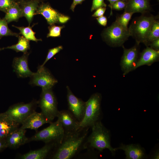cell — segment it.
Wrapping results in <instances>:
<instances>
[{
	"mask_svg": "<svg viewBox=\"0 0 159 159\" xmlns=\"http://www.w3.org/2000/svg\"><path fill=\"white\" fill-rule=\"evenodd\" d=\"M89 128H80L73 132H66L61 143L57 145L49 157L52 159H70L82 148L88 136Z\"/></svg>",
	"mask_w": 159,
	"mask_h": 159,
	"instance_id": "6da1fadb",
	"label": "cell"
},
{
	"mask_svg": "<svg viewBox=\"0 0 159 159\" xmlns=\"http://www.w3.org/2000/svg\"><path fill=\"white\" fill-rule=\"evenodd\" d=\"M91 127L92 132L87 138L84 149H95L100 152L107 149L114 154L116 150L110 145V132L101 121L97 122Z\"/></svg>",
	"mask_w": 159,
	"mask_h": 159,
	"instance_id": "7a4b0ae2",
	"label": "cell"
},
{
	"mask_svg": "<svg viewBox=\"0 0 159 159\" xmlns=\"http://www.w3.org/2000/svg\"><path fill=\"white\" fill-rule=\"evenodd\" d=\"M101 100V95L97 92L93 94L85 102V113L80 123V128H89L100 120Z\"/></svg>",
	"mask_w": 159,
	"mask_h": 159,
	"instance_id": "3957f363",
	"label": "cell"
},
{
	"mask_svg": "<svg viewBox=\"0 0 159 159\" xmlns=\"http://www.w3.org/2000/svg\"><path fill=\"white\" fill-rule=\"evenodd\" d=\"M155 19L153 16L143 15L133 21L128 30L130 36L134 37L137 43H143L145 44Z\"/></svg>",
	"mask_w": 159,
	"mask_h": 159,
	"instance_id": "277c9868",
	"label": "cell"
},
{
	"mask_svg": "<svg viewBox=\"0 0 159 159\" xmlns=\"http://www.w3.org/2000/svg\"><path fill=\"white\" fill-rule=\"evenodd\" d=\"M46 128L37 132L29 138V142L32 141H42L45 144L53 143L56 145L62 141L65 132L61 123L57 120L51 122Z\"/></svg>",
	"mask_w": 159,
	"mask_h": 159,
	"instance_id": "5b68a950",
	"label": "cell"
},
{
	"mask_svg": "<svg viewBox=\"0 0 159 159\" xmlns=\"http://www.w3.org/2000/svg\"><path fill=\"white\" fill-rule=\"evenodd\" d=\"M102 36L108 45L116 47L122 46L130 36L128 29H125L115 21L104 30Z\"/></svg>",
	"mask_w": 159,
	"mask_h": 159,
	"instance_id": "8992f818",
	"label": "cell"
},
{
	"mask_svg": "<svg viewBox=\"0 0 159 159\" xmlns=\"http://www.w3.org/2000/svg\"><path fill=\"white\" fill-rule=\"evenodd\" d=\"M38 104L41 112L51 122L57 117L59 111L57 101L52 88L42 89L40 98Z\"/></svg>",
	"mask_w": 159,
	"mask_h": 159,
	"instance_id": "52a82bcc",
	"label": "cell"
},
{
	"mask_svg": "<svg viewBox=\"0 0 159 159\" xmlns=\"http://www.w3.org/2000/svg\"><path fill=\"white\" fill-rule=\"evenodd\" d=\"M38 101L33 100L25 103H20L10 106L4 113L10 119L21 124L31 114L35 111Z\"/></svg>",
	"mask_w": 159,
	"mask_h": 159,
	"instance_id": "ba28073f",
	"label": "cell"
},
{
	"mask_svg": "<svg viewBox=\"0 0 159 159\" xmlns=\"http://www.w3.org/2000/svg\"><path fill=\"white\" fill-rule=\"evenodd\" d=\"M30 77L29 84L41 87L42 89H52L58 82L48 69L41 65L38 66L37 72H34Z\"/></svg>",
	"mask_w": 159,
	"mask_h": 159,
	"instance_id": "9c48e42d",
	"label": "cell"
},
{
	"mask_svg": "<svg viewBox=\"0 0 159 159\" xmlns=\"http://www.w3.org/2000/svg\"><path fill=\"white\" fill-rule=\"evenodd\" d=\"M139 44H136L132 47L126 49L123 46V53L121 58L120 65L125 76L130 72L135 70V68L139 57Z\"/></svg>",
	"mask_w": 159,
	"mask_h": 159,
	"instance_id": "30bf717a",
	"label": "cell"
},
{
	"mask_svg": "<svg viewBox=\"0 0 159 159\" xmlns=\"http://www.w3.org/2000/svg\"><path fill=\"white\" fill-rule=\"evenodd\" d=\"M66 88L69 110L80 123L84 116L85 102L76 96L69 86H67Z\"/></svg>",
	"mask_w": 159,
	"mask_h": 159,
	"instance_id": "8fae6325",
	"label": "cell"
},
{
	"mask_svg": "<svg viewBox=\"0 0 159 159\" xmlns=\"http://www.w3.org/2000/svg\"><path fill=\"white\" fill-rule=\"evenodd\" d=\"M57 117L65 132L76 131L80 128V122L69 110L59 111Z\"/></svg>",
	"mask_w": 159,
	"mask_h": 159,
	"instance_id": "7c38bea8",
	"label": "cell"
},
{
	"mask_svg": "<svg viewBox=\"0 0 159 159\" xmlns=\"http://www.w3.org/2000/svg\"><path fill=\"white\" fill-rule=\"evenodd\" d=\"M29 53L24 54L20 57H16L13 59L12 67L18 77L20 78L31 77L34 72L29 69L28 58Z\"/></svg>",
	"mask_w": 159,
	"mask_h": 159,
	"instance_id": "4fadbf2b",
	"label": "cell"
},
{
	"mask_svg": "<svg viewBox=\"0 0 159 159\" xmlns=\"http://www.w3.org/2000/svg\"><path fill=\"white\" fill-rule=\"evenodd\" d=\"M50 122L41 112L35 111L30 115L21 124L19 128L22 129H29L37 130L43 125Z\"/></svg>",
	"mask_w": 159,
	"mask_h": 159,
	"instance_id": "5bb4252c",
	"label": "cell"
},
{
	"mask_svg": "<svg viewBox=\"0 0 159 159\" xmlns=\"http://www.w3.org/2000/svg\"><path fill=\"white\" fill-rule=\"evenodd\" d=\"M57 145L53 143L45 144L42 148L29 152L19 156L21 159H44L49 158Z\"/></svg>",
	"mask_w": 159,
	"mask_h": 159,
	"instance_id": "9a60e30c",
	"label": "cell"
},
{
	"mask_svg": "<svg viewBox=\"0 0 159 159\" xmlns=\"http://www.w3.org/2000/svg\"><path fill=\"white\" fill-rule=\"evenodd\" d=\"M19 128L11 133L6 139L7 148L16 149L29 142V138L26 136V129Z\"/></svg>",
	"mask_w": 159,
	"mask_h": 159,
	"instance_id": "2e32d148",
	"label": "cell"
},
{
	"mask_svg": "<svg viewBox=\"0 0 159 159\" xmlns=\"http://www.w3.org/2000/svg\"><path fill=\"white\" fill-rule=\"evenodd\" d=\"M20 125L10 119L4 112L0 113V139L5 140L10 134L19 128Z\"/></svg>",
	"mask_w": 159,
	"mask_h": 159,
	"instance_id": "e0dca14e",
	"label": "cell"
},
{
	"mask_svg": "<svg viewBox=\"0 0 159 159\" xmlns=\"http://www.w3.org/2000/svg\"><path fill=\"white\" fill-rule=\"evenodd\" d=\"M159 59V50H155L150 47L147 46L139 54L135 69L143 65L150 66L154 62L158 61Z\"/></svg>",
	"mask_w": 159,
	"mask_h": 159,
	"instance_id": "ac0fdd59",
	"label": "cell"
},
{
	"mask_svg": "<svg viewBox=\"0 0 159 159\" xmlns=\"http://www.w3.org/2000/svg\"><path fill=\"white\" fill-rule=\"evenodd\" d=\"M59 13L53 9L48 3H41L35 13V15L40 14L46 19L49 25H54L58 22Z\"/></svg>",
	"mask_w": 159,
	"mask_h": 159,
	"instance_id": "d6986e66",
	"label": "cell"
},
{
	"mask_svg": "<svg viewBox=\"0 0 159 159\" xmlns=\"http://www.w3.org/2000/svg\"><path fill=\"white\" fill-rule=\"evenodd\" d=\"M115 148L116 150L120 149L124 151L127 159H142L146 157L144 148L139 144H122L119 147Z\"/></svg>",
	"mask_w": 159,
	"mask_h": 159,
	"instance_id": "ffe728a7",
	"label": "cell"
},
{
	"mask_svg": "<svg viewBox=\"0 0 159 159\" xmlns=\"http://www.w3.org/2000/svg\"><path fill=\"white\" fill-rule=\"evenodd\" d=\"M150 6L148 0H127L125 11L134 14L144 13L150 10Z\"/></svg>",
	"mask_w": 159,
	"mask_h": 159,
	"instance_id": "44dd1931",
	"label": "cell"
},
{
	"mask_svg": "<svg viewBox=\"0 0 159 159\" xmlns=\"http://www.w3.org/2000/svg\"><path fill=\"white\" fill-rule=\"evenodd\" d=\"M40 3L39 1L35 0L19 4L21 9L22 17L26 18L29 25L32 22L36 11Z\"/></svg>",
	"mask_w": 159,
	"mask_h": 159,
	"instance_id": "7402d4cb",
	"label": "cell"
},
{
	"mask_svg": "<svg viewBox=\"0 0 159 159\" xmlns=\"http://www.w3.org/2000/svg\"><path fill=\"white\" fill-rule=\"evenodd\" d=\"M3 18L8 24L12 22H17L20 18L22 17L21 9L19 4L15 2L5 13Z\"/></svg>",
	"mask_w": 159,
	"mask_h": 159,
	"instance_id": "603a6c76",
	"label": "cell"
},
{
	"mask_svg": "<svg viewBox=\"0 0 159 159\" xmlns=\"http://www.w3.org/2000/svg\"><path fill=\"white\" fill-rule=\"evenodd\" d=\"M18 38V41L16 44L4 48V49H12L17 52H21L24 54L27 53L28 51L30 49L29 41L20 35Z\"/></svg>",
	"mask_w": 159,
	"mask_h": 159,
	"instance_id": "cb8c5ba5",
	"label": "cell"
},
{
	"mask_svg": "<svg viewBox=\"0 0 159 159\" xmlns=\"http://www.w3.org/2000/svg\"><path fill=\"white\" fill-rule=\"evenodd\" d=\"M34 24L32 26H30L29 25L27 26H18L12 25V26L18 29L19 31V34H21L27 40L37 42L38 41H42L41 39H37L35 36L36 33L34 32L32 29V28L34 25Z\"/></svg>",
	"mask_w": 159,
	"mask_h": 159,
	"instance_id": "d4e9b609",
	"label": "cell"
},
{
	"mask_svg": "<svg viewBox=\"0 0 159 159\" xmlns=\"http://www.w3.org/2000/svg\"><path fill=\"white\" fill-rule=\"evenodd\" d=\"M159 38V22L156 19L153 22L145 44L149 46L153 41Z\"/></svg>",
	"mask_w": 159,
	"mask_h": 159,
	"instance_id": "484cf974",
	"label": "cell"
},
{
	"mask_svg": "<svg viewBox=\"0 0 159 159\" xmlns=\"http://www.w3.org/2000/svg\"><path fill=\"white\" fill-rule=\"evenodd\" d=\"M8 24V23L3 18H0V39L3 37L8 36L18 37L20 35L19 33L14 32L11 30Z\"/></svg>",
	"mask_w": 159,
	"mask_h": 159,
	"instance_id": "4316f807",
	"label": "cell"
},
{
	"mask_svg": "<svg viewBox=\"0 0 159 159\" xmlns=\"http://www.w3.org/2000/svg\"><path fill=\"white\" fill-rule=\"evenodd\" d=\"M133 14L124 11L123 14L116 18L115 21L125 29H128L127 26Z\"/></svg>",
	"mask_w": 159,
	"mask_h": 159,
	"instance_id": "83f0119b",
	"label": "cell"
},
{
	"mask_svg": "<svg viewBox=\"0 0 159 159\" xmlns=\"http://www.w3.org/2000/svg\"><path fill=\"white\" fill-rule=\"evenodd\" d=\"M54 25L49 27V32L47 34V37H56L61 36V30L64 26H57Z\"/></svg>",
	"mask_w": 159,
	"mask_h": 159,
	"instance_id": "f1b7e54d",
	"label": "cell"
},
{
	"mask_svg": "<svg viewBox=\"0 0 159 159\" xmlns=\"http://www.w3.org/2000/svg\"><path fill=\"white\" fill-rule=\"evenodd\" d=\"M63 49V47L62 46H59L49 49L46 59L41 66H44L48 61L51 59L56 54L62 50Z\"/></svg>",
	"mask_w": 159,
	"mask_h": 159,
	"instance_id": "f546056e",
	"label": "cell"
},
{
	"mask_svg": "<svg viewBox=\"0 0 159 159\" xmlns=\"http://www.w3.org/2000/svg\"><path fill=\"white\" fill-rule=\"evenodd\" d=\"M15 2L14 0H0V11L5 13Z\"/></svg>",
	"mask_w": 159,
	"mask_h": 159,
	"instance_id": "4dcf8cb0",
	"label": "cell"
},
{
	"mask_svg": "<svg viewBox=\"0 0 159 159\" xmlns=\"http://www.w3.org/2000/svg\"><path fill=\"white\" fill-rule=\"evenodd\" d=\"M127 1L119 0L114 2L110 6V15L112 13V10H121L124 9L126 5Z\"/></svg>",
	"mask_w": 159,
	"mask_h": 159,
	"instance_id": "1f68e13d",
	"label": "cell"
},
{
	"mask_svg": "<svg viewBox=\"0 0 159 159\" xmlns=\"http://www.w3.org/2000/svg\"><path fill=\"white\" fill-rule=\"evenodd\" d=\"M107 5L104 2V0H93L91 11L96 10L101 7H106Z\"/></svg>",
	"mask_w": 159,
	"mask_h": 159,
	"instance_id": "d6a6232c",
	"label": "cell"
},
{
	"mask_svg": "<svg viewBox=\"0 0 159 159\" xmlns=\"http://www.w3.org/2000/svg\"><path fill=\"white\" fill-rule=\"evenodd\" d=\"M106 9V7H101L96 9V11L92 15V16L95 17H100L103 16Z\"/></svg>",
	"mask_w": 159,
	"mask_h": 159,
	"instance_id": "836d02e7",
	"label": "cell"
},
{
	"mask_svg": "<svg viewBox=\"0 0 159 159\" xmlns=\"http://www.w3.org/2000/svg\"><path fill=\"white\" fill-rule=\"evenodd\" d=\"M69 17L67 16L59 13L58 19V22L63 24L67 22L69 19Z\"/></svg>",
	"mask_w": 159,
	"mask_h": 159,
	"instance_id": "e575fe53",
	"label": "cell"
},
{
	"mask_svg": "<svg viewBox=\"0 0 159 159\" xmlns=\"http://www.w3.org/2000/svg\"><path fill=\"white\" fill-rule=\"evenodd\" d=\"M153 49L158 51L159 50V38L151 42L149 45Z\"/></svg>",
	"mask_w": 159,
	"mask_h": 159,
	"instance_id": "d590c367",
	"label": "cell"
},
{
	"mask_svg": "<svg viewBox=\"0 0 159 159\" xmlns=\"http://www.w3.org/2000/svg\"><path fill=\"white\" fill-rule=\"evenodd\" d=\"M99 23L101 25L105 26L107 24V19L106 17L102 16L96 18Z\"/></svg>",
	"mask_w": 159,
	"mask_h": 159,
	"instance_id": "8d00e7d4",
	"label": "cell"
},
{
	"mask_svg": "<svg viewBox=\"0 0 159 159\" xmlns=\"http://www.w3.org/2000/svg\"><path fill=\"white\" fill-rule=\"evenodd\" d=\"M85 0H73V2L71 6L70 9L74 11L76 6L81 4Z\"/></svg>",
	"mask_w": 159,
	"mask_h": 159,
	"instance_id": "74e56055",
	"label": "cell"
},
{
	"mask_svg": "<svg viewBox=\"0 0 159 159\" xmlns=\"http://www.w3.org/2000/svg\"><path fill=\"white\" fill-rule=\"evenodd\" d=\"M7 148L5 140L0 139V153Z\"/></svg>",
	"mask_w": 159,
	"mask_h": 159,
	"instance_id": "f35d334b",
	"label": "cell"
},
{
	"mask_svg": "<svg viewBox=\"0 0 159 159\" xmlns=\"http://www.w3.org/2000/svg\"><path fill=\"white\" fill-rule=\"evenodd\" d=\"M15 1L19 4L24 2H26L28 1L37 0L39 1L40 3L43 2V1L45 0H14Z\"/></svg>",
	"mask_w": 159,
	"mask_h": 159,
	"instance_id": "ab89813d",
	"label": "cell"
},
{
	"mask_svg": "<svg viewBox=\"0 0 159 159\" xmlns=\"http://www.w3.org/2000/svg\"><path fill=\"white\" fill-rule=\"evenodd\" d=\"M152 158L153 159H158L159 158V150H157L155 152Z\"/></svg>",
	"mask_w": 159,
	"mask_h": 159,
	"instance_id": "60d3db41",
	"label": "cell"
},
{
	"mask_svg": "<svg viewBox=\"0 0 159 159\" xmlns=\"http://www.w3.org/2000/svg\"><path fill=\"white\" fill-rule=\"evenodd\" d=\"M110 2V4L108 6L109 7L114 2H115L119 1V0H123L125 1H127V0H107Z\"/></svg>",
	"mask_w": 159,
	"mask_h": 159,
	"instance_id": "b9f144b4",
	"label": "cell"
},
{
	"mask_svg": "<svg viewBox=\"0 0 159 159\" xmlns=\"http://www.w3.org/2000/svg\"><path fill=\"white\" fill-rule=\"evenodd\" d=\"M4 49V48H0V51H1V50H3Z\"/></svg>",
	"mask_w": 159,
	"mask_h": 159,
	"instance_id": "7bdbcfd3",
	"label": "cell"
}]
</instances>
